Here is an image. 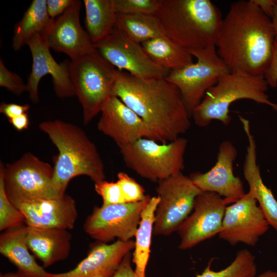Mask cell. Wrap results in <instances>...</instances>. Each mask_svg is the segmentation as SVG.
<instances>
[{
  "label": "cell",
  "mask_w": 277,
  "mask_h": 277,
  "mask_svg": "<svg viewBox=\"0 0 277 277\" xmlns=\"http://www.w3.org/2000/svg\"><path fill=\"white\" fill-rule=\"evenodd\" d=\"M273 27L276 37L277 38V5H275L273 9V16L271 18Z\"/></svg>",
  "instance_id": "obj_41"
},
{
  "label": "cell",
  "mask_w": 277,
  "mask_h": 277,
  "mask_svg": "<svg viewBox=\"0 0 277 277\" xmlns=\"http://www.w3.org/2000/svg\"><path fill=\"white\" fill-rule=\"evenodd\" d=\"M268 86L264 76H255L240 71L225 73L206 92L191 117L200 127L208 126L213 120L227 126L231 121L230 106L242 99L267 105L277 111V103L271 102L267 94Z\"/></svg>",
  "instance_id": "obj_5"
},
{
  "label": "cell",
  "mask_w": 277,
  "mask_h": 277,
  "mask_svg": "<svg viewBox=\"0 0 277 277\" xmlns=\"http://www.w3.org/2000/svg\"><path fill=\"white\" fill-rule=\"evenodd\" d=\"M30 108L28 104L19 105L14 103H2L0 106V112L9 119L27 113Z\"/></svg>",
  "instance_id": "obj_36"
},
{
  "label": "cell",
  "mask_w": 277,
  "mask_h": 277,
  "mask_svg": "<svg viewBox=\"0 0 277 277\" xmlns=\"http://www.w3.org/2000/svg\"><path fill=\"white\" fill-rule=\"evenodd\" d=\"M248 140L243 165V174L249 186V191L256 200L269 226L277 232V200L271 190L264 183L256 162V144L251 133L250 122L239 116Z\"/></svg>",
  "instance_id": "obj_21"
},
{
  "label": "cell",
  "mask_w": 277,
  "mask_h": 277,
  "mask_svg": "<svg viewBox=\"0 0 277 277\" xmlns=\"http://www.w3.org/2000/svg\"><path fill=\"white\" fill-rule=\"evenodd\" d=\"M87 32L93 44L106 36L114 28L117 13L112 0H84Z\"/></svg>",
  "instance_id": "obj_27"
},
{
  "label": "cell",
  "mask_w": 277,
  "mask_h": 277,
  "mask_svg": "<svg viewBox=\"0 0 277 277\" xmlns=\"http://www.w3.org/2000/svg\"><path fill=\"white\" fill-rule=\"evenodd\" d=\"M228 204L218 194L202 192L195 198L192 211L177 230L181 250L189 249L218 235Z\"/></svg>",
  "instance_id": "obj_13"
},
{
  "label": "cell",
  "mask_w": 277,
  "mask_h": 277,
  "mask_svg": "<svg viewBox=\"0 0 277 277\" xmlns=\"http://www.w3.org/2000/svg\"><path fill=\"white\" fill-rule=\"evenodd\" d=\"M101 113L97 129L112 139L118 147L147 138L144 121L117 97L111 96Z\"/></svg>",
  "instance_id": "obj_19"
},
{
  "label": "cell",
  "mask_w": 277,
  "mask_h": 277,
  "mask_svg": "<svg viewBox=\"0 0 277 277\" xmlns=\"http://www.w3.org/2000/svg\"><path fill=\"white\" fill-rule=\"evenodd\" d=\"M160 197L152 196L142 212L136 234L132 262L135 265L137 277H146L145 271L150 253L151 236L155 221V213Z\"/></svg>",
  "instance_id": "obj_25"
},
{
  "label": "cell",
  "mask_w": 277,
  "mask_h": 277,
  "mask_svg": "<svg viewBox=\"0 0 277 277\" xmlns=\"http://www.w3.org/2000/svg\"><path fill=\"white\" fill-rule=\"evenodd\" d=\"M26 236L29 250L44 268L66 259L69 254L72 235L68 230L27 226Z\"/></svg>",
  "instance_id": "obj_22"
},
{
  "label": "cell",
  "mask_w": 277,
  "mask_h": 277,
  "mask_svg": "<svg viewBox=\"0 0 277 277\" xmlns=\"http://www.w3.org/2000/svg\"><path fill=\"white\" fill-rule=\"evenodd\" d=\"M238 151L229 141L219 146L215 165L205 173L196 172L189 176L202 192H212L223 197L228 205L231 204L245 194L243 183L233 173V163Z\"/></svg>",
  "instance_id": "obj_17"
},
{
  "label": "cell",
  "mask_w": 277,
  "mask_h": 277,
  "mask_svg": "<svg viewBox=\"0 0 277 277\" xmlns=\"http://www.w3.org/2000/svg\"><path fill=\"white\" fill-rule=\"evenodd\" d=\"M117 177L125 203L138 202L146 197L144 187L127 173L120 172Z\"/></svg>",
  "instance_id": "obj_32"
},
{
  "label": "cell",
  "mask_w": 277,
  "mask_h": 277,
  "mask_svg": "<svg viewBox=\"0 0 277 277\" xmlns=\"http://www.w3.org/2000/svg\"><path fill=\"white\" fill-rule=\"evenodd\" d=\"M94 46L111 65L133 75L165 77L170 72L154 64L145 53L141 44L131 39L116 26Z\"/></svg>",
  "instance_id": "obj_12"
},
{
  "label": "cell",
  "mask_w": 277,
  "mask_h": 277,
  "mask_svg": "<svg viewBox=\"0 0 277 277\" xmlns=\"http://www.w3.org/2000/svg\"><path fill=\"white\" fill-rule=\"evenodd\" d=\"M151 196L143 201L95 206L83 225L84 231L97 242L107 243L117 240L127 241L135 236L141 213Z\"/></svg>",
  "instance_id": "obj_11"
},
{
  "label": "cell",
  "mask_w": 277,
  "mask_h": 277,
  "mask_svg": "<svg viewBox=\"0 0 277 277\" xmlns=\"http://www.w3.org/2000/svg\"><path fill=\"white\" fill-rule=\"evenodd\" d=\"M32 57V69L27 84V91L32 102L39 101L38 87L41 78L47 74L52 76L54 90L61 98L72 97L75 93L69 72V61L57 63L50 52V48L41 34L33 36L27 44Z\"/></svg>",
  "instance_id": "obj_15"
},
{
  "label": "cell",
  "mask_w": 277,
  "mask_h": 277,
  "mask_svg": "<svg viewBox=\"0 0 277 277\" xmlns=\"http://www.w3.org/2000/svg\"><path fill=\"white\" fill-rule=\"evenodd\" d=\"M53 19L49 15L47 0H33L22 19L15 25L12 48L18 51L36 34H42Z\"/></svg>",
  "instance_id": "obj_26"
},
{
  "label": "cell",
  "mask_w": 277,
  "mask_h": 277,
  "mask_svg": "<svg viewBox=\"0 0 277 277\" xmlns=\"http://www.w3.org/2000/svg\"><path fill=\"white\" fill-rule=\"evenodd\" d=\"M115 26L133 41L142 44L149 39L166 36L155 15L117 13Z\"/></svg>",
  "instance_id": "obj_28"
},
{
  "label": "cell",
  "mask_w": 277,
  "mask_h": 277,
  "mask_svg": "<svg viewBox=\"0 0 277 277\" xmlns=\"http://www.w3.org/2000/svg\"><path fill=\"white\" fill-rule=\"evenodd\" d=\"M0 171L6 194L18 209L24 202L63 195L53 185V167L31 152L11 164L1 162Z\"/></svg>",
  "instance_id": "obj_8"
},
{
  "label": "cell",
  "mask_w": 277,
  "mask_h": 277,
  "mask_svg": "<svg viewBox=\"0 0 277 277\" xmlns=\"http://www.w3.org/2000/svg\"><path fill=\"white\" fill-rule=\"evenodd\" d=\"M156 16L165 35L186 49L215 46L223 18L210 0H160Z\"/></svg>",
  "instance_id": "obj_4"
},
{
  "label": "cell",
  "mask_w": 277,
  "mask_h": 277,
  "mask_svg": "<svg viewBox=\"0 0 277 277\" xmlns=\"http://www.w3.org/2000/svg\"><path fill=\"white\" fill-rule=\"evenodd\" d=\"M209 262L202 273L196 277H255L257 267L254 255L248 249H241L231 264L220 271L211 269Z\"/></svg>",
  "instance_id": "obj_29"
},
{
  "label": "cell",
  "mask_w": 277,
  "mask_h": 277,
  "mask_svg": "<svg viewBox=\"0 0 277 277\" xmlns=\"http://www.w3.org/2000/svg\"><path fill=\"white\" fill-rule=\"evenodd\" d=\"M187 50L196 58V62L181 70L170 71L165 78L177 87L191 117L206 92L222 75L230 71L217 54L215 46Z\"/></svg>",
  "instance_id": "obj_9"
},
{
  "label": "cell",
  "mask_w": 277,
  "mask_h": 277,
  "mask_svg": "<svg viewBox=\"0 0 277 277\" xmlns=\"http://www.w3.org/2000/svg\"><path fill=\"white\" fill-rule=\"evenodd\" d=\"M263 12L270 18H272L273 9L277 5V0H253Z\"/></svg>",
  "instance_id": "obj_39"
},
{
  "label": "cell",
  "mask_w": 277,
  "mask_h": 277,
  "mask_svg": "<svg viewBox=\"0 0 277 277\" xmlns=\"http://www.w3.org/2000/svg\"><path fill=\"white\" fill-rule=\"evenodd\" d=\"M132 256L127 253L112 277H137L131 266Z\"/></svg>",
  "instance_id": "obj_38"
},
{
  "label": "cell",
  "mask_w": 277,
  "mask_h": 277,
  "mask_svg": "<svg viewBox=\"0 0 277 277\" xmlns=\"http://www.w3.org/2000/svg\"><path fill=\"white\" fill-rule=\"evenodd\" d=\"M255 277H277V271L271 270H267Z\"/></svg>",
  "instance_id": "obj_42"
},
{
  "label": "cell",
  "mask_w": 277,
  "mask_h": 277,
  "mask_svg": "<svg viewBox=\"0 0 277 277\" xmlns=\"http://www.w3.org/2000/svg\"><path fill=\"white\" fill-rule=\"evenodd\" d=\"M73 0H47V9L51 18L62 15L72 4Z\"/></svg>",
  "instance_id": "obj_37"
},
{
  "label": "cell",
  "mask_w": 277,
  "mask_h": 277,
  "mask_svg": "<svg viewBox=\"0 0 277 277\" xmlns=\"http://www.w3.org/2000/svg\"><path fill=\"white\" fill-rule=\"evenodd\" d=\"M188 144L179 137L167 143L142 138L119 147L125 164L141 177L153 182L182 172Z\"/></svg>",
  "instance_id": "obj_7"
},
{
  "label": "cell",
  "mask_w": 277,
  "mask_h": 277,
  "mask_svg": "<svg viewBox=\"0 0 277 277\" xmlns=\"http://www.w3.org/2000/svg\"><path fill=\"white\" fill-rule=\"evenodd\" d=\"M9 123L17 130L22 131L28 128L29 121L27 113L9 119Z\"/></svg>",
  "instance_id": "obj_40"
},
{
  "label": "cell",
  "mask_w": 277,
  "mask_h": 277,
  "mask_svg": "<svg viewBox=\"0 0 277 277\" xmlns=\"http://www.w3.org/2000/svg\"><path fill=\"white\" fill-rule=\"evenodd\" d=\"M0 86L6 88L17 95L25 91H27V84L24 83L19 75L9 71L1 59L0 60Z\"/></svg>",
  "instance_id": "obj_34"
},
{
  "label": "cell",
  "mask_w": 277,
  "mask_h": 277,
  "mask_svg": "<svg viewBox=\"0 0 277 277\" xmlns=\"http://www.w3.org/2000/svg\"><path fill=\"white\" fill-rule=\"evenodd\" d=\"M46 133L58 149L54 160L53 184L62 195L69 182L85 175L95 183L105 180L104 165L95 144L82 129L60 120L41 123Z\"/></svg>",
  "instance_id": "obj_3"
},
{
  "label": "cell",
  "mask_w": 277,
  "mask_h": 277,
  "mask_svg": "<svg viewBox=\"0 0 277 277\" xmlns=\"http://www.w3.org/2000/svg\"><path fill=\"white\" fill-rule=\"evenodd\" d=\"M24 224V214L11 203L6 194L3 175L0 171V231H4Z\"/></svg>",
  "instance_id": "obj_30"
},
{
  "label": "cell",
  "mask_w": 277,
  "mask_h": 277,
  "mask_svg": "<svg viewBox=\"0 0 277 277\" xmlns=\"http://www.w3.org/2000/svg\"><path fill=\"white\" fill-rule=\"evenodd\" d=\"M268 85L272 88L277 86V38L274 42L272 60L270 66L264 74Z\"/></svg>",
  "instance_id": "obj_35"
},
{
  "label": "cell",
  "mask_w": 277,
  "mask_h": 277,
  "mask_svg": "<svg viewBox=\"0 0 277 277\" xmlns=\"http://www.w3.org/2000/svg\"><path fill=\"white\" fill-rule=\"evenodd\" d=\"M82 2L72 4L41 34L50 48L74 60L96 51L87 31L82 27L80 14Z\"/></svg>",
  "instance_id": "obj_16"
},
{
  "label": "cell",
  "mask_w": 277,
  "mask_h": 277,
  "mask_svg": "<svg viewBox=\"0 0 277 277\" xmlns=\"http://www.w3.org/2000/svg\"><path fill=\"white\" fill-rule=\"evenodd\" d=\"M117 13H141L156 15L160 0H112Z\"/></svg>",
  "instance_id": "obj_31"
},
{
  "label": "cell",
  "mask_w": 277,
  "mask_h": 277,
  "mask_svg": "<svg viewBox=\"0 0 277 277\" xmlns=\"http://www.w3.org/2000/svg\"><path fill=\"white\" fill-rule=\"evenodd\" d=\"M111 96L119 98L142 119L147 138L167 143L190 128L191 117L180 90L165 77H137L117 70Z\"/></svg>",
  "instance_id": "obj_1"
},
{
  "label": "cell",
  "mask_w": 277,
  "mask_h": 277,
  "mask_svg": "<svg viewBox=\"0 0 277 277\" xmlns=\"http://www.w3.org/2000/svg\"><path fill=\"white\" fill-rule=\"evenodd\" d=\"M18 209L28 227L72 229L77 217L76 202L67 194L52 199L28 201Z\"/></svg>",
  "instance_id": "obj_20"
},
{
  "label": "cell",
  "mask_w": 277,
  "mask_h": 277,
  "mask_svg": "<svg viewBox=\"0 0 277 277\" xmlns=\"http://www.w3.org/2000/svg\"><path fill=\"white\" fill-rule=\"evenodd\" d=\"M275 38L271 18L253 0L238 1L223 18L216 52L230 72L264 76Z\"/></svg>",
  "instance_id": "obj_2"
},
{
  "label": "cell",
  "mask_w": 277,
  "mask_h": 277,
  "mask_svg": "<svg viewBox=\"0 0 277 277\" xmlns=\"http://www.w3.org/2000/svg\"><path fill=\"white\" fill-rule=\"evenodd\" d=\"M27 225L6 230L0 235V253L17 268L22 277H44L46 273L29 252Z\"/></svg>",
  "instance_id": "obj_23"
},
{
  "label": "cell",
  "mask_w": 277,
  "mask_h": 277,
  "mask_svg": "<svg viewBox=\"0 0 277 277\" xmlns=\"http://www.w3.org/2000/svg\"><path fill=\"white\" fill-rule=\"evenodd\" d=\"M141 45L154 64L170 71L181 70L194 63L193 56L187 49L166 36L149 39Z\"/></svg>",
  "instance_id": "obj_24"
},
{
  "label": "cell",
  "mask_w": 277,
  "mask_h": 277,
  "mask_svg": "<svg viewBox=\"0 0 277 277\" xmlns=\"http://www.w3.org/2000/svg\"><path fill=\"white\" fill-rule=\"evenodd\" d=\"M0 277H22L17 271L16 272H8L1 273Z\"/></svg>",
  "instance_id": "obj_43"
},
{
  "label": "cell",
  "mask_w": 277,
  "mask_h": 277,
  "mask_svg": "<svg viewBox=\"0 0 277 277\" xmlns=\"http://www.w3.org/2000/svg\"><path fill=\"white\" fill-rule=\"evenodd\" d=\"M269 226L256 200L248 192L226 207L218 235L233 246L241 243L254 247Z\"/></svg>",
  "instance_id": "obj_14"
},
{
  "label": "cell",
  "mask_w": 277,
  "mask_h": 277,
  "mask_svg": "<svg viewBox=\"0 0 277 277\" xmlns=\"http://www.w3.org/2000/svg\"><path fill=\"white\" fill-rule=\"evenodd\" d=\"M94 189L96 192L102 198L103 205L125 203L121 187L117 181L108 182L104 180L95 183Z\"/></svg>",
  "instance_id": "obj_33"
},
{
  "label": "cell",
  "mask_w": 277,
  "mask_h": 277,
  "mask_svg": "<svg viewBox=\"0 0 277 277\" xmlns=\"http://www.w3.org/2000/svg\"><path fill=\"white\" fill-rule=\"evenodd\" d=\"M135 242H97L90 246L87 256L73 269L65 272H47L44 277H112L125 255L134 249Z\"/></svg>",
  "instance_id": "obj_18"
},
{
  "label": "cell",
  "mask_w": 277,
  "mask_h": 277,
  "mask_svg": "<svg viewBox=\"0 0 277 277\" xmlns=\"http://www.w3.org/2000/svg\"><path fill=\"white\" fill-rule=\"evenodd\" d=\"M116 70L96 50L69 61V76L82 107L84 124L101 113L111 96Z\"/></svg>",
  "instance_id": "obj_6"
},
{
  "label": "cell",
  "mask_w": 277,
  "mask_h": 277,
  "mask_svg": "<svg viewBox=\"0 0 277 277\" xmlns=\"http://www.w3.org/2000/svg\"><path fill=\"white\" fill-rule=\"evenodd\" d=\"M157 183L156 191L160 201L153 234L166 236L177 231L192 211L194 200L202 191L182 172Z\"/></svg>",
  "instance_id": "obj_10"
}]
</instances>
